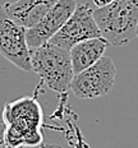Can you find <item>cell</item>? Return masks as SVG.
Listing matches in <instances>:
<instances>
[{"label":"cell","instance_id":"obj_10","mask_svg":"<svg viewBox=\"0 0 138 148\" xmlns=\"http://www.w3.org/2000/svg\"><path fill=\"white\" fill-rule=\"evenodd\" d=\"M37 148H76L70 146L68 140H54V139H45Z\"/></svg>","mask_w":138,"mask_h":148},{"label":"cell","instance_id":"obj_12","mask_svg":"<svg viewBox=\"0 0 138 148\" xmlns=\"http://www.w3.org/2000/svg\"><path fill=\"white\" fill-rule=\"evenodd\" d=\"M114 0H93V4L96 5V8H102L109 5L110 3H113Z\"/></svg>","mask_w":138,"mask_h":148},{"label":"cell","instance_id":"obj_6","mask_svg":"<svg viewBox=\"0 0 138 148\" xmlns=\"http://www.w3.org/2000/svg\"><path fill=\"white\" fill-rule=\"evenodd\" d=\"M100 36L101 32L95 21L93 9L90 7L88 3H83V4H77L69 19L49 40V42L69 50L78 42Z\"/></svg>","mask_w":138,"mask_h":148},{"label":"cell","instance_id":"obj_4","mask_svg":"<svg viewBox=\"0 0 138 148\" xmlns=\"http://www.w3.org/2000/svg\"><path fill=\"white\" fill-rule=\"evenodd\" d=\"M116 68L111 58L102 56L93 65L74 74L70 82V91L77 98L91 100L106 96L115 84Z\"/></svg>","mask_w":138,"mask_h":148},{"label":"cell","instance_id":"obj_13","mask_svg":"<svg viewBox=\"0 0 138 148\" xmlns=\"http://www.w3.org/2000/svg\"><path fill=\"white\" fill-rule=\"evenodd\" d=\"M137 37H138V27H137Z\"/></svg>","mask_w":138,"mask_h":148},{"label":"cell","instance_id":"obj_8","mask_svg":"<svg viewBox=\"0 0 138 148\" xmlns=\"http://www.w3.org/2000/svg\"><path fill=\"white\" fill-rule=\"evenodd\" d=\"M59 0H17L4 3L8 15L24 28H31L46 15Z\"/></svg>","mask_w":138,"mask_h":148},{"label":"cell","instance_id":"obj_2","mask_svg":"<svg viewBox=\"0 0 138 148\" xmlns=\"http://www.w3.org/2000/svg\"><path fill=\"white\" fill-rule=\"evenodd\" d=\"M93 17L101 36L110 46H124L137 37L138 0H114L95 9Z\"/></svg>","mask_w":138,"mask_h":148},{"label":"cell","instance_id":"obj_11","mask_svg":"<svg viewBox=\"0 0 138 148\" xmlns=\"http://www.w3.org/2000/svg\"><path fill=\"white\" fill-rule=\"evenodd\" d=\"M4 129H5V124H4V121L1 120V121H0V148H14V147H12L7 140H5Z\"/></svg>","mask_w":138,"mask_h":148},{"label":"cell","instance_id":"obj_5","mask_svg":"<svg viewBox=\"0 0 138 148\" xmlns=\"http://www.w3.org/2000/svg\"><path fill=\"white\" fill-rule=\"evenodd\" d=\"M0 55L21 70H32L26 28L9 17L4 4L0 5Z\"/></svg>","mask_w":138,"mask_h":148},{"label":"cell","instance_id":"obj_3","mask_svg":"<svg viewBox=\"0 0 138 148\" xmlns=\"http://www.w3.org/2000/svg\"><path fill=\"white\" fill-rule=\"evenodd\" d=\"M31 66L49 89L58 93L68 91L74 73L69 50L45 42L38 47L30 49Z\"/></svg>","mask_w":138,"mask_h":148},{"label":"cell","instance_id":"obj_9","mask_svg":"<svg viewBox=\"0 0 138 148\" xmlns=\"http://www.w3.org/2000/svg\"><path fill=\"white\" fill-rule=\"evenodd\" d=\"M109 42L102 36L95 38L84 40L76 44L69 49L70 61H72L73 73L78 74L82 70L93 65L97 60H100L105 54Z\"/></svg>","mask_w":138,"mask_h":148},{"label":"cell","instance_id":"obj_1","mask_svg":"<svg viewBox=\"0 0 138 148\" xmlns=\"http://www.w3.org/2000/svg\"><path fill=\"white\" fill-rule=\"evenodd\" d=\"M4 138L14 148H37L44 140L42 107L35 97L7 102L3 110Z\"/></svg>","mask_w":138,"mask_h":148},{"label":"cell","instance_id":"obj_7","mask_svg":"<svg viewBox=\"0 0 138 148\" xmlns=\"http://www.w3.org/2000/svg\"><path fill=\"white\" fill-rule=\"evenodd\" d=\"M77 7L76 0H59L41 21L26 29V40L30 49H35L47 42L63 24L69 19Z\"/></svg>","mask_w":138,"mask_h":148}]
</instances>
